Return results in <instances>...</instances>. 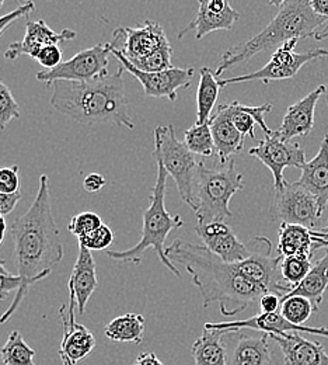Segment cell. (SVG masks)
I'll return each instance as SVG.
<instances>
[{
    "instance_id": "obj_54",
    "label": "cell",
    "mask_w": 328,
    "mask_h": 365,
    "mask_svg": "<svg viewBox=\"0 0 328 365\" xmlns=\"http://www.w3.org/2000/svg\"><path fill=\"white\" fill-rule=\"evenodd\" d=\"M327 106H328V98H327Z\"/></svg>"
},
{
    "instance_id": "obj_1",
    "label": "cell",
    "mask_w": 328,
    "mask_h": 365,
    "mask_svg": "<svg viewBox=\"0 0 328 365\" xmlns=\"http://www.w3.org/2000/svg\"><path fill=\"white\" fill-rule=\"evenodd\" d=\"M9 232L14 243V262L17 275L21 278V288L0 317L1 324L20 308L30 287L44 279L63 260V243L52 212L47 175L40 178L38 191L31 207L10 225Z\"/></svg>"
},
{
    "instance_id": "obj_21",
    "label": "cell",
    "mask_w": 328,
    "mask_h": 365,
    "mask_svg": "<svg viewBox=\"0 0 328 365\" xmlns=\"http://www.w3.org/2000/svg\"><path fill=\"white\" fill-rule=\"evenodd\" d=\"M270 337L281 347L282 365H328V354L319 341L305 339L299 333L271 334Z\"/></svg>"
},
{
    "instance_id": "obj_45",
    "label": "cell",
    "mask_w": 328,
    "mask_h": 365,
    "mask_svg": "<svg viewBox=\"0 0 328 365\" xmlns=\"http://www.w3.org/2000/svg\"><path fill=\"white\" fill-rule=\"evenodd\" d=\"M105 182H107V180H105V178L102 175L92 173V175L86 176V179L83 180V187H85V190L88 192L95 194V192H100L104 188Z\"/></svg>"
},
{
    "instance_id": "obj_36",
    "label": "cell",
    "mask_w": 328,
    "mask_h": 365,
    "mask_svg": "<svg viewBox=\"0 0 328 365\" xmlns=\"http://www.w3.org/2000/svg\"><path fill=\"white\" fill-rule=\"evenodd\" d=\"M102 225V220L100 218L98 214L92 212V211H86V212H80L76 214L69 225L68 229L70 233H73L78 239H82L85 236H88L89 233L94 232L95 229L100 228Z\"/></svg>"
},
{
    "instance_id": "obj_25",
    "label": "cell",
    "mask_w": 328,
    "mask_h": 365,
    "mask_svg": "<svg viewBox=\"0 0 328 365\" xmlns=\"http://www.w3.org/2000/svg\"><path fill=\"white\" fill-rule=\"evenodd\" d=\"M317 249V242L310 230L302 225L282 224L278 230V256H310Z\"/></svg>"
},
{
    "instance_id": "obj_35",
    "label": "cell",
    "mask_w": 328,
    "mask_h": 365,
    "mask_svg": "<svg viewBox=\"0 0 328 365\" xmlns=\"http://www.w3.org/2000/svg\"><path fill=\"white\" fill-rule=\"evenodd\" d=\"M21 117V108L11 91L0 81V130H4L11 120Z\"/></svg>"
},
{
    "instance_id": "obj_19",
    "label": "cell",
    "mask_w": 328,
    "mask_h": 365,
    "mask_svg": "<svg viewBox=\"0 0 328 365\" xmlns=\"http://www.w3.org/2000/svg\"><path fill=\"white\" fill-rule=\"evenodd\" d=\"M209 127L215 142V156L221 165H226L232 156L244 149L245 138L243 137L232 121V104H221L209 120Z\"/></svg>"
},
{
    "instance_id": "obj_6",
    "label": "cell",
    "mask_w": 328,
    "mask_h": 365,
    "mask_svg": "<svg viewBox=\"0 0 328 365\" xmlns=\"http://www.w3.org/2000/svg\"><path fill=\"white\" fill-rule=\"evenodd\" d=\"M244 188L243 175L236 169L235 159L218 169H208L201 162L191 210L195 212L199 225L225 222L233 217L229 204L236 192Z\"/></svg>"
},
{
    "instance_id": "obj_17",
    "label": "cell",
    "mask_w": 328,
    "mask_h": 365,
    "mask_svg": "<svg viewBox=\"0 0 328 365\" xmlns=\"http://www.w3.org/2000/svg\"><path fill=\"white\" fill-rule=\"evenodd\" d=\"M195 232L202 239L203 246L225 263L235 264L250 256L248 245L240 242L226 222H212L205 225L196 224Z\"/></svg>"
},
{
    "instance_id": "obj_31",
    "label": "cell",
    "mask_w": 328,
    "mask_h": 365,
    "mask_svg": "<svg viewBox=\"0 0 328 365\" xmlns=\"http://www.w3.org/2000/svg\"><path fill=\"white\" fill-rule=\"evenodd\" d=\"M184 145L195 156L212 158L215 156V142L208 124H194L184 133Z\"/></svg>"
},
{
    "instance_id": "obj_43",
    "label": "cell",
    "mask_w": 328,
    "mask_h": 365,
    "mask_svg": "<svg viewBox=\"0 0 328 365\" xmlns=\"http://www.w3.org/2000/svg\"><path fill=\"white\" fill-rule=\"evenodd\" d=\"M281 301L282 298L280 295L268 292L261 297V299L258 301V305H260L263 314H275V312H278Z\"/></svg>"
},
{
    "instance_id": "obj_52",
    "label": "cell",
    "mask_w": 328,
    "mask_h": 365,
    "mask_svg": "<svg viewBox=\"0 0 328 365\" xmlns=\"http://www.w3.org/2000/svg\"><path fill=\"white\" fill-rule=\"evenodd\" d=\"M320 232H328V227H327V228L322 229V230H320Z\"/></svg>"
},
{
    "instance_id": "obj_9",
    "label": "cell",
    "mask_w": 328,
    "mask_h": 365,
    "mask_svg": "<svg viewBox=\"0 0 328 365\" xmlns=\"http://www.w3.org/2000/svg\"><path fill=\"white\" fill-rule=\"evenodd\" d=\"M300 40H289L283 46H280L271 56L270 62L251 73L236 76L231 79H219L221 88H226L231 85H237L243 82H253V81H260L263 83H270L273 81H283V79H290L299 73V71L309 62L328 56L327 49L317 48L312 49L307 52L296 53L295 48L297 46Z\"/></svg>"
},
{
    "instance_id": "obj_2",
    "label": "cell",
    "mask_w": 328,
    "mask_h": 365,
    "mask_svg": "<svg viewBox=\"0 0 328 365\" xmlns=\"http://www.w3.org/2000/svg\"><path fill=\"white\" fill-rule=\"evenodd\" d=\"M166 255L174 266L180 264L187 270L201 292L203 307L218 302L225 317H235L268 294L240 273L236 264L225 263L203 245L176 239L166 247Z\"/></svg>"
},
{
    "instance_id": "obj_24",
    "label": "cell",
    "mask_w": 328,
    "mask_h": 365,
    "mask_svg": "<svg viewBox=\"0 0 328 365\" xmlns=\"http://www.w3.org/2000/svg\"><path fill=\"white\" fill-rule=\"evenodd\" d=\"M229 334L223 330L208 329L203 326L201 336L191 347V356L195 365H229L228 349L223 336Z\"/></svg>"
},
{
    "instance_id": "obj_18",
    "label": "cell",
    "mask_w": 328,
    "mask_h": 365,
    "mask_svg": "<svg viewBox=\"0 0 328 365\" xmlns=\"http://www.w3.org/2000/svg\"><path fill=\"white\" fill-rule=\"evenodd\" d=\"M324 91L326 86L320 85L286 110L281 127L277 130V134L282 140L292 142L293 138L306 137L312 133L314 127L316 107Z\"/></svg>"
},
{
    "instance_id": "obj_27",
    "label": "cell",
    "mask_w": 328,
    "mask_h": 365,
    "mask_svg": "<svg viewBox=\"0 0 328 365\" xmlns=\"http://www.w3.org/2000/svg\"><path fill=\"white\" fill-rule=\"evenodd\" d=\"M63 324V339L60 343L59 353L66 356L72 364L76 365L83 361L95 347L94 334L83 324L76 323L69 326Z\"/></svg>"
},
{
    "instance_id": "obj_30",
    "label": "cell",
    "mask_w": 328,
    "mask_h": 365,
    "mask_svg": "<svg viewBox=\"0 0 328 365\" xmlns=\"http://www.w3.org/2000/svg\"><path fill=\"white\" fill-rule=\"evenodd\" d=\"M34 357L36 350L26 343L18 330H13L0 349V359L4 365H36Z\"/></svg>"
},
{
    "instance_id": "obj_39",
    "label": "cell",
    "mask_w": 328,
    "mask_h": 365,
    "mask_svg": "<svg viewBox=\"0 0 328 365\" xmlns=\"http://www.w3.org/2000/svg\"><path fill=\"white\" fill-rule=\"evenodd\" d=\"M20 188V168L17 165L0 168V192L14 194Z\"/></svg>"
},
{
    "instance_id": "obj_53",
    "label": "cell",
    "mask_w": 328,
    "mask_h": 365,
    "mask_svg": "<svg viewBox=\"0 0 328 365\" xmlns=\"http://www.w3.org/2000/svg\"><path fill=\"white\" fill-rule=\"evenodd\" d=\"M3 4H4V1H3V0H0V7H1Z\"/></svg>"
},
{
    "instance_id": "obj_42",
    "label": "cell",
    "mask_w": 328,
    "mask_h": 365,
    "mask_svg": "<svg viewBox=\"0 0 328 365\" xmlns=\"http://www.w3.org/2000/svg\"><path fill=\"white\" fill-rule=\"evenodd\" d=\"M21 288V278L13 274H0V301H6L11 292Z\"/></svg>"
},
{
    "instance_id": "obj_4",
    "label": "cell",
    "mask_w": 328,
    "mask_h": 365,
    "mask_svg": "<svg viewBox=\"0 0 328 365\" xmlns=\"http://www.w3.org/2000/svg\"><path fill=\"white\" fill-rule=\"evenodd\" d=\"M278 7L277 16L257 36L228 49L215 71L216 78L236 65L248 62L254 55L273 48H280L289 40H306L314 37L328 20L317 16L306 0L271 1Z\"/></svg>"
},
{
    "instance_id": "obj_7",
    "label": "cell",
    "mask_w": 328,
    "mask_h": 365,
    "mask_svg": "<svg viewBox=\"0 0 328 365\" xmlns=\"http://www.w3.org/2000/svg\"><path fill=\"white\" fill-rule=\"evenodd\" d=\"M153 156L156 162L163 165L167 175L173 178L181 198L191 208L195 179L202 160L188 150L184 142L177 139L173 124L154 128Z\"/></svg>"
},
{
    "instance_id": "obj_49",
    "label": "cell",
    "mask_w": 328,
    "mask_h": 365,
    "mask_svg": "<svg viewBox=\"0 0 328 365\" xmlns=\"http://www.w3.org/2000/svg\"><path fill=\"white\" fill-rule=\"evenodd\" d=\"M6 230H7V225H6V221H4V217L0 214V245L4 239V235H6Z\"/></svg>"
},
{
    "instance_id": "obj_26",
    "label": "cell",
    "mask_w": 328,
    "mask_h": 365,
    "mask_svg": "<svg viewBox=\"0 0 328 365\" xmlns=\"http://www.w3.org/2000/svg\"><path fill=\"white\" fill-rule=\"evenodd\" d=\"M326 249V255L313 264L310 273L306 275V278L283 298L305 297L313 304L314 309L319 311L324 294L328 291V247Z\"/></svg>"
},
{
    "instance_id": "obj_28",
    "label": "cell",
    "mask_w": 328,
    "mask_h": 365,
    "mask_svg": "<svg viewBox=\"0 0 328 365\" xmlns=\"http://www.w3.org/2000/svg\"><path fill=\"white\" fill-rule=\"evenodd\" d=\"M219 79L211 68H201V79L196 91V121L195 124H208L215 113L216 101L221 93Z\"/></svg>"
},
{
    "instance_id": "obj_12",
    "label": "cell",
    "mask_w": 328,
    "mask_h": 365,
    "mask_svg": "<svg viewBox=\"0 0 328 365\" xmlns=\"http://www.w3.org/2000/svg\"><path fill=\"white\" fill-rule=\"evenodd\" d=\"M111 49L122 53L129 62L143 59L170 41L160 23L146 20L141 27H120L110 41Z\"/></svg>"
},
{
    "instance_id": "obj_40",
    "label": "cell",
    "mask_w": 328,
    "mask_h": 365,
    "mask_svg": "<svg viewBox=\"0 0 328 365\" xmlns=\"http://www.w3.org/2000/svg\"><path fill=\"white\" fill-rule=\"evenodd\" d=\"M36 10V4L34 1H26L23 4H20L17 9H14L13 11L4 14V16H0V37L3 36V33L10 27L13 26L17 20L31 14L33 11Z\"/></svg>"
},
{
    "instance_id": "obj_44",
    "label": "cell",
    "mask_w": 328,
    "mask_h": 365,
    "mask_svg": "<svg viewBox=\"0 0 328 365\" xmlns=\"http://www.w3.org/2000/svg\"><path fill=\"white\" fill-rule=\"evenodd\" d=\"M21 200V192H14V194H3L0 192V214L4 217L10 212L14 211L16 205Z\"/></svg>"
},
{
    "instance_id": "obj_14",
    "label": "cell",
    "mask_w": 328,
    "mask_h": 365,
    "mask_svg": "<svg viewBox=\"0 0 328 365\" xmlns=\"http://www.w3.org/2000/svg\"><path fill=\"white\" fill-rule=\"evenodd\" d=\"M238 19L240 13L228 0H199L196 16L179 33V38H183L189 30L195 31L196 40L213 31H229Z\"/></svg>"
},
{
    "instance_id": "obj_10",
    "label": "cell",
    "mask_w": 328,
    "mask_h": 365,
    "mask_svg": "<svg viewBox=\"0 0 328 365\" xmlns=\"http://www.w3.org/2000/svg\"><path fill=\"white\" fill-rule=\"evenodd\" d=\"M270 212L274 221L302 225L310 230L317 228L324 214L316 198L297 182H287L283 188L275 191Z\"/></svg>"
},
{
    "instance_id": "obj_46",
    "label": "cell",
    "mask_w": 328,
    "mask_h": 365,
    "mask_svg": "<svg viewBox=\"0 0 328 365\" xmlns=\"http://www.w3.org/2000/svg\"><path fill=\"white\" fill-rule=\"evenodd\" d=\"M309 3L317 16L328 20V0H309Z\"/></svg>"
},
{
    "instance_id": "obj_22",
    "label": "cell",
    "mask_w": 328,
    "mask_h": 365,
    "mask_svg": "<svg viewBox=\"0 0 328 365\" xmlns=\"http://www.w3.org/2000/svg\"><path fill=\"white\" fill-rule=\"evenodd\" d=\"M270 334H240L229 356V365H282L270 346Z\"/></svg>"
},
{
    "instance_id": "obj_20",
    "label": "cell",
    "mask_w": 328,
    "mask_h": 365,
    "mask_svg": "<svg viewBox=\"0 0 328 365\" xmlns=\"http://www.w3.org/2000/svg\"><path fill=\"white\" fill-rule=\"evenodd\" d=\"M98 285L95 262L90 250L79 245L78 260L73 266L70 278L68 281L69 297L76 299L79 315L86 314L88 304Z\"/></svg>"
},
{
    "instance_id": "obj_16",
    "label": "cell",
    "mask_w": 328,
    "mask_h": 365,
    "mask_svg": "<svg viewBox=\"0 0 328 365\" xmlns=\"http://www.w3.org/2000/svg\"><path fill=\"white\" fill-rule=\"evenodd\" d=\"M208 329L223 330L226 333H235L241 329H251L267 334L282 336L286 333H310L316 336L328 337V327H309V326H297L285 319L281 312L275 314H260L253 318L244 320H233V322H221V323H205Z\"/></svg>"
},
{
    "instance_id": "obj_33",
    "label": "cell",
    "mask_w": 328,
    "mask_h": 365,
    "mask_svg": "<svg viewBox=\"0 0 328 365\" xmlns=\"http://www.w3.org/2000/svg\"><path fill=\"white\" fill-rule=\"evenodd\" d=\"M313 267L310 256H290L283 257L281 262V275L283 281L290 287V291L296 288L310 273Z\"/></svg>"
},
{
    "instance_id": "obj_29",
    "label": "cell",
    "mask_w": 328,
    "mask_h": 365,
    "mask_svg": "<svg viewBox=\"0 0 328 365\" xmlns=\"http://www.w3.org/2000/svg\"><path fill=\"white\" fill-rule=\"evenodd\" d=\"M146 320L138 314H125L111 320L104 327V334L112 341L141 344Z\"/></svg>"
},
{
    "instance_id": "obj_3",
    "label": "cell",
    "mask_w": 328,
    "mask_h": 365,
    "mask_svg": "<svg viewBox=\"0 0 328 365\" xmlns=\"http://www.w3.org/2000/svg\"><path fill=\"white\" fill-rule=\"evenodd\" d=\"M122 65L114 73L92 82H55L51 106L60 114L85 125L115 124L134 130L124 83Z\"/></svg>"
},
{
    "instance_id": "obj_48",
    "label": "cell",
    "mask_w": 328,
    "mask_h": 365,
    "mask_svg": "<svg viewBox=\"0 0 328 365\" xmlns=\"http://www.w3.org/2000/svg\"><path fill=\"white\" fill-rule=\"evenodd\" d=\"M314 38L322 41V40H327L328 38V21L327 24L324 27H322L316 34H314Z\"/></svg>"
},
{
    "instance_id": "obj_32",
    "label": "cell",
    "mask_w": 328,
    "mask_h": 365,
    "mask_svg": "<svg viewBox=\"0 0 328 365\" xmlns=\"http://www.w3.org/2000/svg\"><path fill=\"white\" fill-rule=\"evenodd\" d=\"M280 312L287 322L303 326V323L310 319L312 315L317 311L314 309L313 304L305 297H286L282 298Z\"/></svg>"
},
{
    "instance_id": "obj_5",
    "label": "cell",
    "mask_w": 328,
    "mask_h": 365,
    "mask_svg": "<svg viewBox=\"0 0 328 365\" xmlns=\"http://www.w3.org/2000/svg\"><path fill=\"white\" fill-rule=\"evenodd\" d=\"M156 165L157 178L156 184L152 187V195L149 198L150 204L143 212L141 240L134 247L127 250H107V256L117 262L139 264L143 253L153 249L160 262L177 278H181V272L169 260L166 255V240L173 230L184 227V221L180 215L173 217L166 210V185L169 175L160 162H156Z\"/></svg>"
},
{
    "instance_id": "obj_51",
    "label": "cell",
    "mask_w": 328,
    "mask_h": 365,
    "mask_svg": "<svg viewBox=\"0 0 328 365\" xmlns=\"http://www.w3.org/2000/svg\"><path fill=\"white\" fill-rule=\"evenodd\" d=\"M0 274H9V272H7V269H6V266L0 262Z\"/></svg>"
},
{
    "instance_id": "obj_15",
    "label": "cell",
    "mask_w": 328,
    "mask_h": 365,
    "mask_svg": "<svg viewBox=\"0 0 328 365\" xmlns=\"http://www.w3.org/2000/svg\"><path fill=\"white\" fill-rule=\"evenodd\" d=\"M76 36L78 33L69 29H65L60 33H56L44 20H27L24 38L21 41H16L10 44L3 56L10 61H14L23 55L36 59L43 48L59 46L65 41H72L76 38Z\"/></svg>"
},
{
    "instance_id": "obj_47",
    "label": "cell",
    "mask_w": 328,
    "mask_h": 365,
    "mask_svg": "<svg viewBox=\"0 0 328 365\" xmlns=\"http://www.w3.org/2000/svg\"><path fill=\"white\" fill-rule=\"evenodd\" d=\"M135 365H164L154 353H142L141 356L137 359Z\"/></svg>"
},
{
    "instance_id": "obj_50",
    "label": "cell",
    "mask_w": 328,
    "mask_h": 365,
    "mask_svg": "<svg viewBox=\"0 0 328 365\" xmlns=\"http://www.w3.org/2000/svg\"><path fill=\"white\" fill-rule=\"evenodd\" d=\"M313 235H314V236H317V237H320V239H324V240H328V232H320V230H313Z\"/></svg>"
},
{
    "instance_id": "obj_11",
    "label": "cell",
    "mask_w": 328,
    "mask_h": 365,
    "mask_svg": "<svg viewBox=\"0 0 328 365\" xmlns=\"http://www.w3.org/2000/svg\"><path fill=\"white\" fill-rule=\"evenodd\" d=\"M248 155L263 162L273 173L275 191L283 188L287 182L283 176L285 169L297 168L302 169L306 163V153L296 142H285L278 137L277 131L273 135H265L257 146L248 150Z\"/></svg>"
},
{
    "instance_id": "obj_23",
    "label": "cell",
    "mask_w": 328,
    "mask_h": 365,
    "mask_svg": "<svg viewBox=\"0 0 328 365\" xmlns=\"http://www.w3.org/2000/svg\"><path fill=\"white\" fill-rule=\"evenodd\" d=\"M297 182L306 188L324 212L328 205V134L322 139L317 155L303 165Z\"/></svg>"
},
{
    "instance_id": "obj_8",
    "label": "cell",
    "mask_w": 328,
    "mask_h": 365,
    "mask_svg": "<svg viewBox=\"0 0 328 365\" xmlns=\"http://www.w3.org/2000/svg\"><path fill=\"white\" fill-rule=\"evenodd\" d=\"M112 49L110 43H98L92 48L78 52L73 58L63 61L52 71L37 73V81L44 82L49 88L55 82H92L110 75L108 65Z\"/></svg>"
},
{
    "instance_id": "obj_37",
    "label": "cell",
    "mask_w": 328,
    "mask_h": 365,
    "mask_svg": "<svg viewBox=\"0 0 328 365\" xmlns=\"http://www.w3.org/2000/svg\"><path fill=\"white\" fill-rule=\"evenodd\" d=\"M79 245L86 247L88 250L93 252V250H108V247L114 243V232L108 225L102 224L98 229H95L92 233H89L88 236L78 239Z\"/></svg>"
},
{
    "instance_id": "obj_38",
    "label": "cell",
    "mask_w": 328,
    "mask_h": 365,
    "mask_svg": "<svg viewBox=\"0 0 328 365\" xmlns=\"http://www.w3.org/2000/svg\"><path fill=\"white\" fill-rule=\"evenodd\" d=\"M232 121L237 131L243 137L255 139V120L243 108V104L238 101H232Z\"/></svg>"
},
{
    "instance_id": "obj_13",
    "label": "cell",
    "mask_w": 328,
    "mask_h": 365,
    "mask_svg": "<svg viewBox=\"0 0 328 365\" xmlns=\"http://www.w3.org/2000/svg\"><path fill=\"white\" fill-rule=\"evenodd\" d=\"M112 55L117 58L120 65H122V68L127 72H129L139 81L144 94L149 97H157V98L166 97L170 101H176L179 98V91L191 88V82L195 75V69L192 66H187V68L173 66L171 69H167L163 72L147 73L135 68L118 51L112 49Z\"/></svg>"
},
{
    "instance_id": "obj_41",
    "label": "cell",
    "mask_w": 328,
    "mask_h": 365,
    "mask_svg": "<svg viewBox=\"0 0 328 365\" xmlns=\"http://www.w3.org/2000/svg\"><path fill=\"white\" fill-rule=\"evenodd\" d=\"M62 56L63 53L59 46H49L40 51L36 61L44 68V71H52L63 62Z\"/></svg>"
},
{
    "instance_id": "obj_34",
    "label": "cell",
    "mask_w": 328,
    "mask_h": 365,
    "mask_svg": "<svg viewBox=\"0 0 328 365\" xmlns=\"http://www.w3.org/2000/svg\"><path fill=\"white\" fill-rule=\"evenodd\" d=\"M171 56H173V48H171V46H166L157 49L152 55H149L143 59H139V61L131 62V63L142 72H147V73L163 72V71H167V69L173 68Z\"/></svg>"
}]
</instances>
